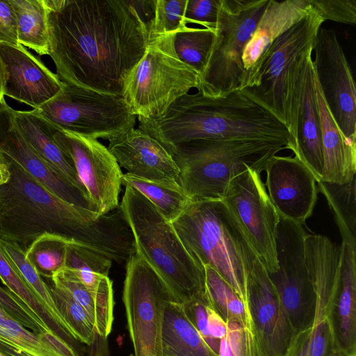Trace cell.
Returning <instances> with one entry per match:
<instances>
[{
  "instance_id": "cell-1",
  "label": "cell",
  "mask_w": 356,
  "mask_h": 356,
  "mask_svg": "<svg viewBox=\"0 0 356 356\" xmlns=\"http://www.w3.org/2000/svg\"><path fill=\"white\" fill-rule=\"evenodd\" d=\"M49 56L64 83L122 96L149 35L128 1L44 0Z\"/></svg>"
},
{
  "instance_id": "cell-2",
  "label": "cell",
  "mask_w": 356,
  "mask_h": 356,
  "mask_svg": "<svg viewBox=\"0 0 356 356\" xmlns=\"http://www.w3.org/2000/svg\"><path fill=\"white\" fill-rule=\"evenodd\" d=\"M6 159V158H5ZM0 186V239L24 252L39 236L51 234L99 252L111 260L126 259L131 248L120 231V212L106 214L70 204L47 190L15 162Z\"/></svg>"
},
{
  "instance_id": "cell-3",
  "label": "cell",
  "mask_w": 356,
  "mask_h": 356,
  "mask_svg": "<svg viewBox=\"0 0 356 356\" xmlns=\"http://www.w3.org/2000/svg\"><path fill=\"white\" fill-rule=\"evenodd\" d=\"M138 119L139 129L170 154L177 146L195 140H289L287 127L241 90L220 97L187 93L160 117Z\"/></svg>"
},
{
  "instance_id": "cell-4",
  "label": "cell",
  "mask_w": 356,
  "mask_h": 356,
  "mask_svg": "<svg viewBox=\"0 0 356 356\" xmlns=\"http://www.w3.org/2000/svg\"><path fill=\"white\" fill-rule=\"evenodd\" d=\"M119 209L133 234L135 252L160 276L175 300L210 307L204 268L186 250L172 223L131 186H125Z\"/></svg>"
},
{
  "instance_id": "cell-5",
  "label": "cell",
  "mask_w": 356,
  "mask_h": 356,
  "mask_svg": "<svg viewBox=\"0 0 356 356\" xmlns=\"http://www.w3.org/2000/svg\"><path fill=\"white\" fill-rule=\"evenodd\" d=\"M288 141L213 138L195 140L171 152L177 182L191 201L221 200L232 179L249 168L261 172Z\"/></svg>"
},
{
  "instance_id": "cell-6",
  "label": "cell",
  "mask_w": 356,
  "mask_h": 356,
  "mask_svg": "<svg viewBox=\"0 0 356 356\" xmlns=\"http://www.w3.org/2000/svg\"><path fill=\"white\" fill-rule=\"evenodd\" d=\"M171 223L192 257L217 272L246 307L247 270L255 254L221 200L191 201Z\"/></svg>"
},
{
  "instance_id": "cell-7",
  "label": "cell",
  "mask_w": 356,
  "mask_h": 356,
  "mask_svg": "<svg viewBox=\"0 0 356 356\" xmlns=\"http://www.w3.org/2000/svg\"><path fill=\"white\" fill-rule=\"evenodd\" d=\"M175 34L149 40L124 83L122 97L137 118L160 117L175 101L198 86L200 74L175 51Z\"/></svg>"
},
{
  "instance_id": "cell-8",
  "label": "cell",
  "mask_w": 356,
  "mask_h": 356,
  "mask_svg": "<svg viewBox=\"0 0 356 356\" xmlns=\"http://www.w3.org/2000/svg\"><path fill=\"white\" fill-rule=\"evenodd\" d=\"M325 20L313 9L275 40L247 75L240 90L288 129L291 71L298 56L314 44Z\"/></svg>"
},
{
  "instance_id": "cell-9",
  "label": "cell",
  "mask_w": 356,
  "mask_h": 356,
  "mask_svg": "<svg viewBox=\"0 0 356 356\" xmlns=\"http://www.w3.org/2000/svg\"><path fill=\"white\" fill-rule=\"evenodd\" d=\"M58 129L93 139H108L134 128L136 116L122 96L64 83L50 100L35 109Z\"/></svg>"
},
{
  "instance_id": "cell-10",
  "label": "cell",
  "mask_w": 356,
  "mask_h": 356,
  "mask_svg": "<svg viewBox=\"0 0 356 356\" xmlns=\"http://www.w3.org/2000/svg\"><path fill=\"white\" fill-rule=\"evenodd\" d=\"M307 234L302 225L280 216L275 239L278 268L267 272L293 335L310 328L315 314L316 295L305 255Z\"/></svg>"
},
{
  "instance_id": "cell-11",
  "label": "cell",
  "mask_w": 356,
  "mask_h": 356,
  "mask_svg": "<svg viewBox=\"0 0 356 356\" xmlns=\"http://www.w3.org/2000/svg\"><path fill=\"white\" fill-rule=\"evenodd\" d=\"M268 1L259 0L254 6L241 13H229L221 6L211 51L199 76L198 92L220 97L242 88L247 77L243 61L244 49Z\"/></svg>"
},
{
  "instance_id": "cell-12",
  "label": "cell",
  "mask_w": 356,
  "mask_h": 356,
  "mask_svg": "<svg viewBox=\"0 0 356 356\" xmlns=\"http://www.w3.org/2000/svg\"><path fill=\"white\" fill-rule=\"evenodd\" d=\"M172 294L156 271L135 252L127 259L122 301L135 356H161L164 309Z\"/></svg>"
},
{
  "instance_id": "cell-13",
  "label": "cell",
  "mask_w": 356,
  "mask_h": 356,
  "mask_svg": "<svg viewBox=\"0 0 356 356\" xmlns=\"http://www.w3.org/2000/svg\"><path fill=\"white\" fill-rule=\"evenodd\" d=\"M221 202L268 273L277 270L275 239L280 216L260 172L251 168L229 183Z\"/></svg>"
},
{
  "instance_id": "cell-14",
  "label": "cell",
  "mask_w": 356,
  "mask_h": 356,
  "mask_svg": "<svg viewBox=\"0 0 356 356\" xmlns=\"http://www.w3.org/2000/svg\"><path fill=\"white\" fill-rule=\"evenodd\" d=\"M314 47L298 56L290 73L288 130L289 149L318 182L323 174V153L312 57Z\"/></svg>"
},
{
  "instance_id": "cell-15",
  "label": "cell",
  "mask_w": 356,
  "mask_h": 356,
  "mask_svg": "<svg viewBox=\"0 0 356 356\" xmlns=\"http://www.w3.org/2000/svg\"><path fill=\"white\" fill-rule=\"evenodd\" d=\"M313 51L314 74L330 113L342 134L356 141L355 83L336 31L321 28Z\"/></svg>"
},
{
  "instance_id": "cell-16",
  "label": "cell",
  "mask_w": 356,
  "mask_h": 356,
  "mask_svg": "<svg viewBox=\"0 0 356 356\" xmlns=\"http://www.w3.org/2000/svg\"><path fill=\"white\" fill-rule=\"evenodd\" d=\"M54 138L72 160L80 181L100 216L119 206L120 167L97 139L63 131L54 126Z\"/></svg>"
},
{
  "instance_id": "cell-17",
  "label": "cell",
  "mask_w": 356,
  "mask_h": 356,
  "mask_svg": "<svg viewBox=\"0 0 356 356\" xmlns=\"http://www.w3.org/2000/svg\"><path fill=\"white\" fill-rule=\"evenodd\" d=\"M305 255L316 295L309 340V356H337L330 314L339 279L340 246L325 236L307 234Z\"/></svg>"
},
{
  "instance_id": "cell-18",
  "label": "cell",
  "mask_w": 356,
  "mask_h": 356,
  "mask_svg": "<svg viewBox=\"0 0 356 356\" xmlns=\"http://www.w3.org/2000/svg\"><path fill=\"white\" fill-rule=\"evenodd\" d=\"M246 298L257 356H283L293 334L266 269L256 254L247 270Z\"/></svg>"
},
{
  "instance_id": "cell-19",
  "label": "cell",
  "mask_w": 356,
  "mask_h": 356,
  "mask_svg": "<svg viewBox=\"0 0 356 356\" xmlns=\"http://www.w3.org/2000/svg\"><path fill=\"white\" fill-rule=\"evenodd\" d=\"M14 111L4 98L0 101V151L3 156L17 163L63 201L97 212L85 191L58 172L35 152L19 130Z\"/></svg>"
},
{
  "instance_id": "cell-20",
  "label": "cell",
  "mask_w": 356,
  "mask_h": 356,
  "mask_svg": "<svg viewBox=\"0 0 356 356\" xmlns=\"http://www.w3.org/2000/svg\"><path fill=\"white\" fill-rule=\"evenodd\" d=\"M268 197L280 216L302 225L317 200L316 180L296 157L273 156L267 163Z\"/></svg>"
},
{
  "instance_id": "cell-21",
  "label": "cell",
  "mask_w": 356,
  "mask_h": 356,
  "mask_svg": "<svg viewBox=\"0 0 356 356\" xmlns=\"http://www.w3.org/2000/svg\"><path fill=\"white\" fill-rule=\"evenodd\" d=\"M8 77L4 96L39 108L63 87V82L22 44L0 43Z\"/></svg>"
},
{
  "instance_id": "cell-22",
  "label": "cell",
  "mask_w": 356,
  "mask_h": 356,
  "mask_svg": "<svg viewBox=\"0 0 356 356\" xmlns=\"http://www.w3.org/2000/svg\"><path fill=\"white\" fill-rule=\"evenodd\" d=\"M108 140V149L128 173L149 180L177 181L179 170L172 155L144 131L129 129Z\"/></svg>"
},
{
  "instance_id": "cell-23",
  "label": "cell",
  "mask_w": 356,
  "mask_h": 356,
  "mask_svg": "<svg viewBox=\"0 0 356 356\" xmlns=\"http://www.w3.org/2000/svg\"><path fill=\"white\" fill-rule=\"evenodd\" d=\"M337 292L330 314L337 356H356V248L342 242Z\"/></svg>"
},
{
  "instance_id": "cell-24",
  "label": "cell",
  "mask_w": 356,
  "mask_h": 356,
  "mask_svg": "<svg viewBox=\"0 0 356 356\" xmlns=\"http://www.w3.org/2000/svg\"><path fill=\"white\" fill-rule=\"evenodd\" d=\"M314 78L323 153L321 181L346 184L355 177L356 141L347 138L340 131L327 107L314 71Z\"/></svg>"
},
{
  "instance_id": "cell-25",
  "label": "cell",
  "mask_w": 356,
  "mask_h": 356,
  "mask_svg": "<svg viewBox=\"0 0 356 356\" xmlns=\"http://www.w3.org/2000/svg\"><path fill=\"white\" fill-rule=\"evenodd\" d=\"M312 10L309 0H268L244 49L243 61L246 74L275 40L306 17Z\"/></svg>"
},
{
  "instance_id": "cell-26",
  "label": "cell",
  "mask_w": 356,
  "mask_h": 356,
  "mask_svg": "<svg viewBox=\"0 0 356 356\" xmlns=\"http://www.w3.org/2000/svg\"><path fill=\"white\" fill-rule=\"evenodd\" d=\"M14 115L19 130L35 152L54 170L88 194L72 160L59 147L53 136L54 125L40 115L35 109L15 110Z\"/></svg>"
},
{
  "instance_id": "cell-27",
  "label": "cell",
  "mask_w": 356,
  "mask_h": 356,
  "mask_svg": "<svg viewBox=\"0 0 356 356\" xmlns=\"http://www.w3.org/2000/svg\"><path fill=\"white\" fill-rule=\"evenodd\" d=\"M0 352L5 356H77L56 334L31 332L10 316H0Z\"/></svg>"
},
{
  "instance_id": "cell-28",
  "label": "cell",
  "mask_w": 356,
  "mask_h": 356,
  "mask_svg": "<svg viewBox=\"0 0 356 356\" xmlns=\"http://www.w3.org/2000/svg\"><path fill=\"white\" fill-rule=\"evenodd\" d=\"M161 356H218L207 344L176 300L166 305L161 330Z\"/></svg>"
},
{
  "instance_id": "cell-29",
  "label": "cell",
  "mask_w": 356,
  "mask_h": 356,
  "mask_svg": "<svg viewBox=\"0 0 356 356\" xmlns=\"http://www.w3.org/2000/svg\"><path fill=\"white\" fill-rule=\"evenodd\" d=\"M53 285L66 291L88 314L97 333L107 338L113 322V293L94 292L70 268L63 267L51 279Z\"/></svg>"
},
{
  "instance_id": "cell-30",
  "label": "cell",
  "mask_w": 356,
  "mask_h": 356,
  "mask_svg": "<svg viewBox=\"0 0 356 356\" xmlns=\"http://www.w3.org/2000/svg\"><path fill=\"white\" fill-rule=\"evenodd\" d=\"M0 280L40 323L70 345L77 355L83 353L84 346L55 321L1 248Z\"/></svg>"
},
{
  "instance_id": "cell-31",
  "label": "cell",
  "mask_w": 356,
  "mask_h": 356,
  "mask_svg": "<svg viewBox=\"0 0 356 356\" xmlns=\"http://www.w3.org/2000/svg\"><path fill=\"white\" fill-rule=\"evenodd\" d=\"M122 185L138 191L170 222L191 202L177 181L149 180L127 172L122 176Z\"/></svg>"
},
{
  "instance_id": "cell-32",
  "label": "cell",
  "mask_w": 356,
  "mask_h": 356,
  "mask_svg": "<svg viewBox=\"0 0 356 356\" xmlns=\"http://www.w3.org/2000/svg\"><path fill=\"white\" fill-rule=\"evenodd\" d=\"M17 18L19 44L49 55L47 8L44 0H8Z\"/></svg>"
},
{
  "instance_id": "cell-33",
  "label": "cell",
  "mask_w": 356,
  "mask_h": 356,
  "mask_svg": "<svg viewBox=\"0 0 356 356\" xmlns=\"http://www.w3.org/2000/svg\"><path fill=\"white\" fill-rule=\"evenodd\" d=\"M317 183L333 214L342 242L356 248V178L346 184Z\"/></svg>"
},
{
  "instance_id": "cell-34",
  "label": "cell",
  "mask_w": 356,
  "mask_h": 356,
  "mask_svg": "<svg viewBox=\"0 0 356 356\" xmlns=\"http://www.w3.org/2000/svg\"><path fill=\"white\" fill-rule=\"evenodd\" d=\"M0 248L55 321L74 337L56 307L50 286L27 259L25 252L17 243L2 239H0Z\"/></svg>"
},
{
  "instance_id": "cell-35",
  "label": "cell",
  "mask_w": 356,
  "mask_h": 356,
  "mask_svg": "<svg viewBox=\"0 0 356 356\" xmlns=\"http://www.w3.org/2000/svg\"><path fill=\"white\" fill-rule=\"evenodd\" d=\"M204 268L210 307L225 322L236 321L253 330L250 316L241 298L217 272L208 266Z\"/></svg>"
},
{
  "instance_id": "cell-36",
  "label": "cell",
  "mask_w": 356,
  "mask_h": 356,
  "mask_svg": "<svg viewBox=\"0 0 356 356\" xmlns=\"http://www.w3.org/2000/svg\"><path fill=\"white\" fill-rule=\"evenodd\" d=\"M69 243H74L58 235L44 234L32 242L25 256L42 277L51 279L65 267Z\"/></svg>"
},
{
  "instance_id": "cell-37",
  "label": "cell",
  "mask_w": 356,
  "mask_h": 356,
  "mask_svg": "<svg viewBox=\"0 0 356 356\" xmlns=\"http://www.w3.org/2000/svg\"><path fill=\"white\" fill-rule=\"evenodd\" d=\"M214 38L213 31L186 26L175 34V51L183 63L200 74L206 66Z\"/></svg>"
},
{
  "instance_id": "cell-38",
  "label": "cell",
  "mask_w": 356,
  "mask_h": 356,
  "mask_svg": "<svg viewBox=\"0 0 356 356\" xmlns=\"http://www.w3.org/2000/svg\"><path fill=\"white\" fill-rule=\"evenodd\" d=\"M50 289L56 307L75 339L90 346L97 334L86 311L64 290L52 285Z\"/></svg>"
},
{
  "instance_id": "cell-39",
  "label": "cell",
  "mask_w": 356,
  "mask_h": 356,
  "mask_svg": "<svg viewBox=\"0 0 356 356\" xmlns=\"http://www.w3.org/2000/svg\"><path fill=\"white\" fill-rule=\"evenodd\" d=\"M187 0H156L153 26L149 40L172 34L188 26L184 22Z\"/></svg>"
},
{
  "instance_id": "cell-40",
  "label": "cell",
  "mask_w": 356,
  "mask_h": 356,
  "mask_svg": "<svg viewBox=\"0 0 356 356\" xmlns=\"http://www.w3.org/2000/svg\"><path fill=\"white\" fill-rule=\"evenodd\" d=\"M226 325L218 356H257L253 330L236 321H229Z\"/></svg>"
},
{
  "instance_id": "cell-41",
  "label": "cell",
  "mask_w": 356,
  "mask_h": 356,
  "mask_svg": "<svg viewBox=\"0 0 356 356\" xmlns=\"http://www.w3.org/2000/svg\"><path fill=\"white\" fill-rule=\"evenodd\" d=\"M112 260L108 257L85 248L69 243L65 267L72 270H88L108 276Z\"/></svg>"
},
{
  "instance_id": "cell-42",
  "label": "cell",
  "mask_w": 356,
  "mask_h": 356,
  "mask_svg": "<svg viewBox=\"0 0 356 356\" xmlns=\"http://www.w3.org/2000/svg\"><path fill=\"white\" fill-rule=\"evenodd\" d=\"M0 307L12 318L35 333L51 332L8 289L0 286Z\"/></svg>"
},
{
  "instance_id": "cell-43",
  "label": "cell",
  "mask_w": 356,
  "mask_h": 356,
  "mask_svg": "<svg viewBox=\"0 0 356 356\" xmlns=\"http://www.w3.org/2000/svg\"><path fill=\"white\" fill-rule=\"evenodd\" d=\"M312 9L325 21L356 24V0H309Z\"/></svg>"
},
{
  "instance_id": "cell-44",
  "label": "cell",
  "mask_w": 356,
  "mask_h": 356,
  "mask_svg": "<svg viewBox=\"0 0 356 356\" xmlns=\"http://www.w3.org/2000/svg\"><path fill=\"white\" fill-rule=\"evenodd\" d=\"M220 7L221 0H187L184 22L215 31Z\"/></svg>"
},
{
  "instance_id": "cell-45",
  "label": "cell",
  "mask_w": 356,
  "mask_h": 356,
  "mask_svg": "<svg viewBox=\"0 0 356 356\" xmlns=\"http://www.w3.org/2000/svg\"><path fill=\"white\" fill-rule=\"evenodd\" d=\"M182 305L192 325L209 348L218 355L220 341L211 336L207 326L206 307L209 306L200 301H194Z\"/></svg>"
},
{
  "instance_id": "cell-46",
  "label": "cell",
  "mask_w": 356,
  "mask_h": 356,
  "mask_svg": "<svg viewBox=\"0 0 356 356\" xmlns=\"http://www.w3.org/2000/svg\"><path fill=\"white\" fill-rule=\"evenodd\" d=\"M0 43L19 44L17 18L8 0L0 1Z\"/></svg>"
},
{
  "instance_id": "cell-47",
  "label": "cell",
  "mask_w": 356,
  "mask_h": 356,
  "mask_svg": "<svg viewBox=\"0 0 356 356\" xmlns=\"http://www.w3.org/2000/svg\"><path fill=\"white\" fill-rule=\"evenodd\" d=\"M156 2V0L128 1L144 25L149 37L153 26Z\"/></svg>"
},
{
  "instance_id": "cell-48",
  "label": "cell",
  "mask_w": 356,
  "mask_h": 356,
  "mask_svg": "<svg viewBox=\"0 0 356 356\" xmlns=\"http://www.w3.org/2000/svg\"><path fill=\"white\" fill-rule=\"evenodd\" d=\"M311 327L293 336L283 356H309Z\"/></svg>"
},
{
  "instance_id": "cell-49",
  "label": "cell",
  "mask_w": 356,
  "mask_h": 356,
  "mask_svg": "<svg viewBox=\"0 0 356 356\" xmlns=\"http://www.w3.org/2000/svg\"><path fill=\"white\" fill-rule=\"evenodd\" d=\"M206 310L209 334L213 338L220 341L226 334V322L211 307H207Z\"/></svg>"
},
{
  "instance_id": "cell-50",
  "label": "cell",
  "mask_w": 356,
  "mask_h": 356,
  "mask_svg": "<svg viewBox=\"0 0 356 356\" xmlns=\"http://www.w3.org/2000/svg\"><path fill=\"white\" fill-rule=\"evenodd\" d=\"M89 347V356H106L108 354L107 338L96 334Z\"/></svg>"
},
{
  "instance_id": "cell-51",
  "label": "cell",
  "mask_w": 356,
  "mask_h": 356,
  "mask_svg": "<svg viewBox=\"0 0 356 356\" xmlns=\"http://www.w3.org/2000/svg\"><path fill=\"white\" fill-rule=\"evenodd\" d=\"M10 177V170L9 162L5 159H0V186L8 182Z\"/></svg>"
},
{
  "instance_id": "cell-52",
  "label": "cell",
  "mask_w": 356,
  "mask_h": 356,
  "mask_svg": "<svg viewBox=\"0 0 356 356\" xmlns=\"http://www.w3.org/2000/svg\"><path fill=\"white\" fill-rule=\"evenodd\" d=\"M8 73L0 51V101L4 98V88Z\"/></svg>"
},
{
  "instance_id": "cell-53",
  "label": "cell",
  "mask_w": 356,
  "mask_h": 356,
  "mask_svg": "<svg viewBox=\"0 0 356 356\" xmlns=\"http://www.w3.org/2000/svg\"><path fill=\"white\" fill-rule=\"evenodd\" d=\"M3 155L2 154L1 152L0 151V159L3 158Z\"/></svg>"
},
{
  "instance_id": "cell-54",
  "label": "cell",
  "mask_w": 356,
  "mask_h": 356,
  "mask_svg": "<svg viewBox=\"0 0 356 356\" xmlns=\"http://www.w3.org/2000/svg\"><path fill=\"white\" fill-rule=\"evenodd\" d=\"M0 356H5V355L0 352Z\"/></svg>"
}]
</instances>
